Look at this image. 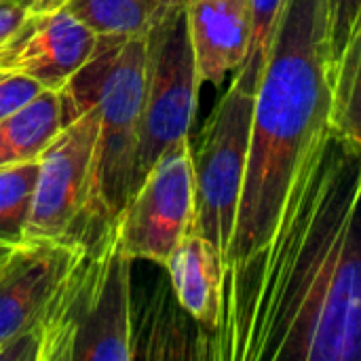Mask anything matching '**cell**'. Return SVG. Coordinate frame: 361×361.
Wrapping results in <instances>:
<instances>
[{
    "mask_svg": "<svg viewBox=\"0 0 361 361\" xmlns=\"http://www.w3.org/2000/svg\"><path fill=\"white\" fill-rule=\"evenodd\" d=\"M61 6L97 38L148 36L157 25L154 0H66Z\"/></svg>",
    "mask_w": 361,
    "mask_h": 361,
    "instance_id": "obj_14",
    "label": "cell"
},
{
    "mask_svg": "<svg viewBox=\"0 0 361 361\" xmlns=\"http://www.w3.org/2000/svg\"><path fill=\"white\" fill-rule=\"evenodd\" d=\"M186 19L201 85L220 87L247 55L250 0H186Z\"/></svg>",
    "mask_w": 361,
    "mask_h": 361,
    "instance_id": "obj_11",
    "label": "cell"
},
{
    "mask_svg": "<svg viewBox=\"0 0 361 361\" xmlns=\"http://www.w3.org/2000/svg\"><path fill=\"white\" fill-rule=\"evenodd\" d=\"M49 2H51V0H32V6H34L36 11H47V8H49Z\"/></svg>",
    "mask_w": 361,
    "mask_h": 361,
    "instance_id": "obj_22",
    "label": "cell"
},
{
    "mask_svg": "<svg viewBox=\"0 0 361 361\" xmlns=\"http://www.w3.org/2000/svg\"><path fill=\"white\" fill-rule=\"evenodd\" d=\"M209 334L212 360L361 361V146L330 127Z\"/></svg>",
    "mask_w": 361,
    "mask_h": 361,
    "instance_id": "obj_1",
    "label": "cell"
},
{
    "mask_svg": "<svg viewBox=\"0 0 361 361\" xmlns=\"http://www.w3.org/2000/svg\"><path fill=\"white\" fill-rule=\"evenodd\" d=\"M85 243L82 233L21 241L0 262V351L27 332Z\"/></svg>",
    "mask_w": 361,
    "mask_h": 361,
    "instance_id": "obj_9",
    "label": "cell"
},
{
    "mask_svg": "<svg viewBox=\"0 0 361 361\" xmlns=\"http://www.w3.org/2000/svg\"><path fill=\"white\" fill-rule=\"evenodd\" d=\"M97 40L63 6L32 8L13 38L0 47V74H23L42 89L61 91L91 59Z\"/></svg>",
    "mask_w": 361,
    "mask_h": 361,
    "instance_id": "obj_8",
    "label": "cell"
},
{
    "mask_svg": "<svg viewBox=\"0 0 361 361\" xmlns=\"http://www.w3.org/2000/svg\"><path fill=\"white\" fill-rule=\"evenodd\" d=\"M116 235L131 260L163 264L195 222V169L188 140L178 142L154 163L121 212Z\"/></svg>",
    "mask_w": 361,
    "mask_h": 361,
    "instance_id": "obj_6",
    "label": "cell"
},
{
    "mask_svg": "<svg viewBox=\"0 0 361 361\" xmlns=\"http://www.w3.org/2000/svg\"><path fill=\"white\" fill-rule=\"evenodd\" d=\"M165 269L180 307L207 332L222 317L224 260L220 250L197 233H188L171 252Z\"/></svg>",
    "mask_w": 361,
    "mask_h": 361,
    "instance_id": "obj_12",
    "label": "cell"
},
{
    "mask_svg": "<svg viewBox=\"0 0 361 361\" xmlns=\"http://www.w3.org/2000/svg\"><path fill=\"white\" fill-rule=\"evenodd\" d=\"M40 91H42V85L30 76H23V74L0 76V121L21 110Z\"/></svg>",
    "mask_w": 361,
    "mask_h": 361,
    "instance_id": "obj_19",
    "label": "cell"
},
{
    "mask_svg": "<svg viewBox=\"0 0 361 361\" xmlns=\"http://www.w3.org/2000/svg\"><path fill=\"white\" fill-rule=\"evenodd\" d=\"M61 127L59 91L42 89L21 110L0 121V167L38 161Z\"/></svg>",
    "mask_w": 361,
    "mask_h": 361,
    "instance_id": "obj_13",
    "label": "cell"
},
{
    "mask_svg": "<svg viewBox=\"0 0 361 361\" xmlns=\"http://www.w3.org/2000/svg\"><path fill=\"white\" fill-rule=\"evenodd\" d=\"M332 74L328 0H286L256 91L222 300L271 247L313 152L330 131Z\"/></svg>",
    "mask_w": 361,
    "mask_h": 361,
    "instance_id": "obj_2",
    "label": "cell"
},
{
    "mask_svg": "<svg viewBox=\"0 0 361 361\" xmlns=\"http://www.w3.org/2000/svg\"><path fill=\"white\" fill-rule=\"evenodd\" d=\"M99 116V104L91 106L87 112L66 123L38 157V182L25 241L68 237L85 218L91 195Z\"/></svg>",
    "mask_w": 361,
    "mask_h": 361,
    "instance_id": "obj_7",
    "label": "cell"
},
{
    "mask_svg": "<svg viewBox=\"0 0 361 361\" xmlns=\"http://www.w3.org/2000/svg\"><path fill=\"white\" fill-rule=\"evenodd\" d=\"M361 25V0H328V36L336 61Z\"/></svg>",
    "mask_w": 361,
    "mask_h": 361,
    "instance_id": "obj_18",
    "label": "cell"
},
{
    "mask_svg": "<svg viewBox=\"0 0 361 361\" xmlns=\"http://www.w3.org/2000/svg\"><path fill=\"white\" fill-rule=\"evenodd\" d=\"M133 262L135 260L121 250L114 222L108 262L78 328L70 361H127L135 357L131 298Z\"/></svg>",
    "mask_w": 361,
    "mask_h": 361,
    "instance_id": "obj_10",
    "label": "cell"
},
{
    "mask_svg": "<svg viewBox=\"0 0 361 361\" xmlns=\"http://www.w3.org/2000/svg\"><path fill=\"white\" fill-rule=\"evenodd\" d=\"M154 2H157V25L161 21H165L167 17H171L176 11H180L186 4V0H154Z\"/></svg>",
    "mask_w": 361,
    "mask_h": 361,
    "instance_id": "obj_21",
    "label": "cell"
},
{
    "mask_svg": "<svg viewBox=\"0 0 361 361\" xmlns=\"http://www.w3.org/2000/svg\"><path fill=\"white\" fill-rule=\"evenodd\" d=\"M256 93L231 82L192 148L195 222L192 233L212 241L222 260L228 252L245 178Z\"/></svg>",
    "mask_w": 361,
    "mask_h": 361,
    "instance_id": "obj_5",
    "label": "cell"
},
{
    "mask_svg": "<svg viewBox=\"0 0 361 361\" xmlns=\"http://www.w3.org/2000/svg\"><path fill=\"white\" fill-rule=\"evenodd\" d=\"M330 127L361 146V25L334 61Z\"/></svg>",
    "mask_w": 361,
    "mask_h": 361,
    "instance_id": "obj_15",
    "label": "cell"
},
{
    "mask_svg": "<svg viewBox=\"0 0 361 361\" xmlns=\"http://www.w3.org/2000/svg\"><path fill=\"white\" fill-rule=\"evenodd\" d=\"M286 0H250V44H247V55L239 70L235 72L233 82L239 85L241 89L256 93L262 70L267 66L277 21L283 11Z\"/></svg>",
    "mask_w": 361,
    "mask_h": 361,
    "instance_id": "obj_17",
    "label": "cell"
},
{
    "mask_svg": "<svg viewBox=\"0 0 361 361\" xmlns=\"http://www.w3.org/2000/svg\"><path fill=\"white\" fill-rule=\"evenodd\" d=\"M32 8V0H0V47L13 38Z\"/></svg>",
    "mask_w": 361,
    "mask_h": 361,
    "instance_id": "obj_20",
    "label": "cell"
},
{
    "mask_svg": "<svg viewBox=\"0 0 361 361\" xmlns=\"http://www.w3.org/2000/svg\"><path fill=\"white\" fill-rule=\"evenodd\" d=\"M63 2H66V0H51V2H49V8H57V6H61Z\"/></svg>",
    "mask_w": 361,
    "mask_h": 361,
    "instance_id": "obj_23",
    "label": "cell"
},
{
    "mask_svg": "<svg viewBox=\"0 0 361 361\" xmlns=\"http://www.w3.org/2000/svg\"><path fill=\"white\" fill-rule=\"evenodd\" d=\"M201 78L188 34L186 4L148 34L146 82L137 125L133 192L154 163L182 140H188Z\"/></svg>",
    "mask_w": 361,
    "mask_h": 361,
    "instance_id": "obj_4",
    "label": "cell"
},
{
    "mask_svg": "<svg viewBox=\"0 0 361 361\" xmlns=\"http://www.w3.org/2000/svg\"><path fill=\"white\" fill-rule=\"evenodd\" d=\"M38 182V161L0 167V245L25 241L34 192Z\"/></svg>",
    "mask_w": 361,
    "mask_h": 361,
    "instance_id": "obj_16",
    "label": "cell"
},
{
    "mask_svg": "<svg viewBox=\"0 0 361 361\" xmlns=\"http://www.w3.org/2000/svg\"><path fill=\"white\" fill-rule=\"evenodd\" d=\"M0 76H4V74H0Z\"/></svg>",
    "mask_w": 361,
    "mask_h": 361,
    "instance_id": "obj_25",
    "label": "cell"
},
{
    "mask_svg": "<svg viewBox=\"0 0 361 361\" xmlns=\"http://www.w3.org/2000/svg\"><path fill=\"white\" fill-rule=\"evenodd\" d=\"M8 250H11V247H6V250H4V252H0V262H2V260H4V256H6V252H8Z\"/></svg>",
    "mask_w": 361,
    "mask_h": 361,
    "instance_id": "obj_24",
    "label": "cell"
},
{
    "mask_svg": "<svg viewBox=\"0 0 361 361\" xmlns=\"http://www.w3.org/2000/svg\"><path fill=\"white\" fill-rule=\"evenodd\" d=\"M146 57L148 36L99 38L91 59L59 91L63 125L95 104L102 110L91 195L85 212V218L93 224L116 220L133 195Z\"/></svg>",
    "mask_w": 361,
    "mask_h": 361,
    "instance_id": "obj_3",
    "label": "cell"
}]
</instances>
